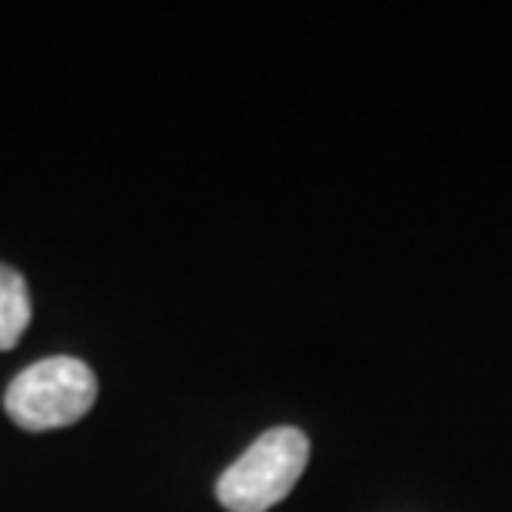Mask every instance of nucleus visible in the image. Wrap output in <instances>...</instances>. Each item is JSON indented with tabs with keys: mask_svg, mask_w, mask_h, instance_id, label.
Listing matches in <instances>:
<instances>
[{
	"mask_svg": "<svg viewBox=\"0 0 512 512\" xmlns=\"http://www.w3.org/2000/svg\"><path fill=\"white\" fill-rule=\"evenodd\" d=\"M97 399V376L77 356H47L10 380L4 409L27 433L70 426L90 413Z\"/></svg>",
	"mask_w": 512,
	"mask_h": 512,
	"instance_id": "obj_1",
	"label": "nucleus"
},
{
	"mask_svg": "<svg viewBox=\"0 0 512 512\" xmlns=\"http://www.w3.org/2000/svg\"><path fill=\"white\" fill-rule=\"evenodd\" d=\"M310 459V439L296 426L266 429L217 483V499L227 512H266L290 496Z\"/></svg>",
	"mask_w": 512,
	"mask_h": 512,
	"instance_id": "obj_2",
	"label": "nucleus"
},
{
	"mask_svg": "<svg viewBox=\"0 0 512 512\" xmlns=\"http://www.w3.org/2000/svg\"><path fill=\"white\" fill-rule=\"evenodd\" d=\"M30 326V293L24 273L0 263V350H14Z\"/></svg>",
	"mask_w": 512,
	"mask_h": 512,
	"instance_id": "obj_3",
	"label": "nucleus"
}]
</instances>
